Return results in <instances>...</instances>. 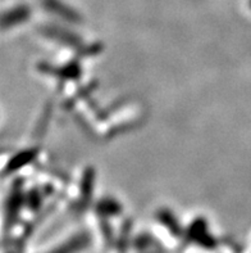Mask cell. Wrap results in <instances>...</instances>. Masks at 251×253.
<instances>
[{
	"mask_svg": "<svg viewBox=\"0 0 251 253\" xmlns=\"http://www.w3.org/2000/svg\"><path fill=\"white\" fill-rule=\"evenodd\" d=\"M83 246H85V238L82 237L78 238V239H74L72 242H68V243L63 244L62 247H58L46 253H77L82 250Z\"/></svg>",
	"mask_w": 251,
	"mask_h": 253,
	"instance_id": "6da1fadb",
	"label": "cell"
}]
</instances>
